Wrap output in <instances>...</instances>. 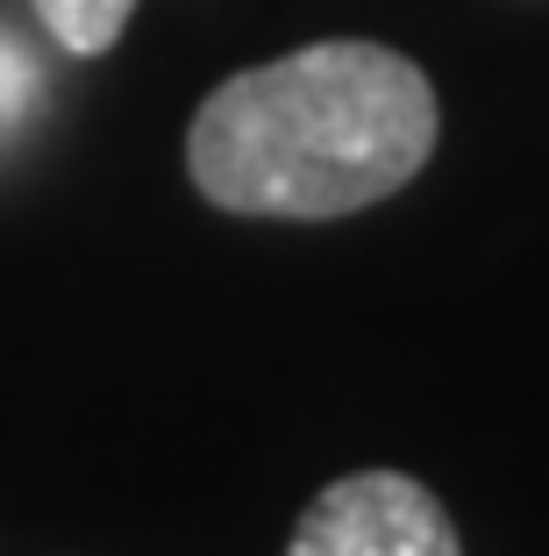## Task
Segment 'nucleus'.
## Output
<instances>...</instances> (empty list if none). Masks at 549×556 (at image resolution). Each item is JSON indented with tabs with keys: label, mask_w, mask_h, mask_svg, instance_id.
I'll use <instances>...</instances> for the list:
<instances>
[{
	"label": "nucleus",
	"mask_w": 549,
	"mask_h": 556,
	"mask_svg": "<svg viewBox=\"0 0 549 556\" xmlns=\"http://www.w3.org/2000/svg\"><path fill=\"white\" fill-rule=\"evenodd\" d=\"M436 136L428 72L392 43L336 36L214 86L186 129V179L222 214L336 222L400 193Z\"/></svg>",
	"instance_id": "1"
},
{
	"label": "nucleus",
	"mask_w": 549,
	"mask_h": 556,
	"mask_svg": "<svg viewBox=\"0 0 549 556\" xmlns=\"http://www.w3.org/2000/svg\"><path fill=\"white\" fill-rule=\"evenodd\" d=\"M286 556H464V542L421 478L350 471L300 507Z\"/></svg>",
	"instance_id": "2"
},
{
	"label": "nucleus",
	"mask_w": 549,
	"mask_h": 556,
	"mask_svg": "<svg viewBox=\"0 0 549 556\" xmlns=\"http://www.w3.org/2000/svg\"><path fill=\"white\" fill-rule=\"evenodd\" d=\"M29 8L43 22V36L72 58H108L136 15V0H29Z\"/></svg>",
	"instance_id": "3"
},
{
	"label": "nucleus",
	"mask_w": 549,
	"mask_h": 556,
	"mask_svg": "<svg viewBox=\"0 0 549 556\" xmlns=\"http://www.w3.org/2000/svg\"><path fill=\"white\" fill-rule=\"evenodd\" d=\"M29 93H36V72L22 65L15 50H0V115H15V108H22Z\"/></svg>",
	"instance_id": "4"
}]
</instances>
